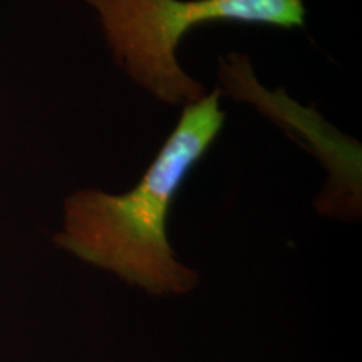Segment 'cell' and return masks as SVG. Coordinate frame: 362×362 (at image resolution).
I'll list each match as a JSON object with an SVG mask.
<instances>
[{
	"instance_id": "obj_1",
	"label": "cell",
	"mask_w": 362,
	"mask_h": 362,
	"mask_svg": "<svg viewBox=\"0 0 362 362\" xmlns=\"http://www.w3.org/2000/svg\"><path fill=\"white\" fill-rule=\"evenodd\" d=\"M225 119L220 90L185 106L155 160L129 192L81 188L67 194L54 245L149 296L194 291L200 275L176 257L168 221L176 194L214 146Z\"/></svg>"
},
{
	"instance_id": "obj_2",
	"label": "cell",
	"mask_w": 362,
	"mask_h": 362,
	"mask_svg": "<svg viewBox=\"0 0 362 362\" xmlns=\"http://www.w3.org/2000/svg\"><path fill=\"white\" fill-rule=\"evenodd\" d=\"M98 13L112 61L163 104L185 107L208 94L176 56L188 30L214 22L297 29L304 0H84Z\"/></svg>"
}]
</instances>
